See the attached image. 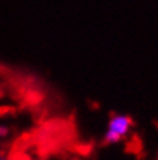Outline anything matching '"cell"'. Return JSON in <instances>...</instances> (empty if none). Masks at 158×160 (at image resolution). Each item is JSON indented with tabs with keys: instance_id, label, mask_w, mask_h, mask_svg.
Masks as SVG:
<instances>
[{
	"instance_id": "1",
	"label": "cell",
	"mask_w": 158,
	"mask_h": 160,
	"mask_svg": "<svg viewBox=\"0 0 158 160\" xmlns=\"http://www.w3.org/2000/svg\"><path fill=\"white\" fill-rule=\"evenodd\" d=\"M132 128V119L124 114H117L111 117L108 123V131L104 134V142L106 143H117L123 139Z\"/></svg>"
},
{
	"instance_id": "2",
	"label": "cell",
	"mask_w": 158,
	"mask_h": 160,
	"mask_svg": "<svg viewBox=\"0 0 158 160\" xmlns=\"http://www.w3.org/2000/svg\"><path fill=\"white\" fill-rule=\"evenodd\" d=\"M8 132H9V129H8L6 126H0V137H5V136H8Z\"/></svg>"
},
{
	"instance_id": "3",
	"label": "cell",
	"mask_w": 158,
	"mask_h": 160,
	"mask_svg": "<svg viewBox=\"0 0 158 160\" xmlns=\"http://www.w3.org/2000/svg\"><path fill=\"white\" fill-rule=\"evenodd\" d=\"M0 160H6V157H5L3 154H0Z\"/></svg>"
}]
</instances>
